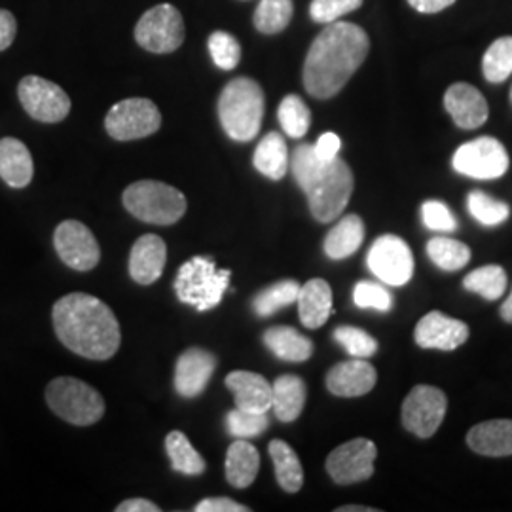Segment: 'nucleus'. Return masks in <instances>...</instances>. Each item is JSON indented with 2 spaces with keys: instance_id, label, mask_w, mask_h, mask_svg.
<instances>
[{
  "instance_id": "obj_1",
  "label": "nucleus",
  "mask_w": 512,
  "mask_h": 512,
  "mask_svg": "<svg viewBox=\"0 0 512 512\" xmlns=\"http://www.w3.org/2000/svg\"><path fill=\"white\" fill-rule=\"evenodd\" d=\"M370 50L361 27L348 21L329 23L311 44L304 63V86L315 99H330L357 73Z\"/></svg>"
},
{
  "instance_id": "obj_2",
  "label": "nucleus",
  "mask_w": 512,
  "mask_h": 512,
  "mask_svg": "<svg viewBox=\"0 0 512 512\" xmlns=\"http://www.w3.org/2000/svg\"><path fill=\"white\" fill-rule=\"evenodd\" d=\"M52 319L61 344L80 357L107 361L120 349L122 334L116 315L92 294L73 293L59 298Z\"/></svg>"
},
{
  "instance_id": "obj_3",
  "label": "nucleus",
  "mask_w": 512,
  "mask_h": 512,
  "mask_svg": "<svg viewBox=\"0 0 512 512\" xmlns=\"http://www.w3.org/2000/svg\"><path fill=\"white\" fill-rule=\"evenodd\" d=\"M294 179L306 192L311 215L319 222L338 219L348 207L355 179L342 158L321 162L311 145H300L291 160Z\"/></svg>"
},
{
  "instance_id": "obj_4",
  "label": "nucleus",
  "mask_w": 512,
  "mask_h": 512,
  "mask_svg": "<svg viewBox=\"0 0 512 512\" xmlns=\"http://www.w3.org/2000/svg\"><path fill=\"white\" fill-rule=\"evenodd\" d=\"M219 118L226 135L239 143L253 141L264 118V92L251 78H236L219 97Z\"/></svg>"
},
{
  "instance_id": "obj_5",
  "label": "nucleus",
  "mask_w": 512,
  "mask_h": 512,
  "mask_svg": "<svg viewBox=\"0 0 512 512\" xmlns=\"http://www.w3.org/2000/svg\"><path fill=\"white\" fill-rule=\"evenodd\" d=\"M230 270H219L209 256H194L186 260L175 277V293L183 304L198 311L217 308L230 285Z\"/></svg>"
},
{
  "instance_id": "obj_6",
  "label": "nucleus",
  "mask_w": 512,
  "mask_h": 512,
  "mask_svg": "<svg viewBox=\"0 0 512 512\" xmlns=\"http://www.w3.org/2000/svg\"><path fill=\"white\" fill-rule=\"evenodd\" d=\"M124 207L143 222L171 226L183 219L186 198L175 186L160 181H139L126 188Z\"/></svg>"
},
{
  "instance_id": "obj_7",
  "label": "nucleus",
  "mask_w": 512,
  "mask_h": 512,
  "mask_svg": "<svg viewBox=\"0 0 512 512\" xmlns=\"http://www.w3.org/2000/svg\"><path fill=\"white\" fill-rule=\"evenodd\" d=\"M46 403L61 420L88 427L105 416V401L92 385L76 378H55L46 387Z\"/></svg>"
},
{
  "instance_id": "obj_8",
  "label": "nucleus",
  "mask_w": 512,
  "mask_h": 512,
  "mask_svg": "<svg viewBox=\"0 0 512 512\" xmlns=\"http://www.w3.org/2000/svg\"><path fill=\"white\" fill-rule=\"evenodd\" d=\"M135 40L152 54H171L184 42V21L173 4H158L139 19Z\"/></svg>"
},
{
  "instance_id": "obj_9",
  "label": "nucleus",
  "mask_w": 512,
  "mask_h": 512,
  "mask_svg": "<svg viewBox=\"0 0 512 512\" xmlns=\"http://www.w3.org/2000/svg\"><path fill=\"white\" fill-rule=\"evenodd\" d=\"M162 126V114L158 107L143 97H133L116 103L107 114L105 128L116 141L145 139Z\"/></svg>"
},
{
  "instance_id": "obj_10",
  "label": "nucleus",
  "mask_w": 512,
  "mask_h": 512,
  "mask_svg": "<svg viewBox=\"0 0 512 512\" xmlns=\"http://www.w3.org/2000/svg\"><path fill=\"white\" fill-rule=\"evenodd\" d=\"M509 154L494 137H478L456 150L452 165L454 169L471 179L492 181L499 179L509 169Z\"/></svg>"
},
{
  "instance_id": "obj_11",
  "label": "nucleus",
  "mask_w": 512,
  "mask_h": 512,
  "mask_svg": "<svg viewBox=\"0 0 512 512\" xmlns=\"http://www.w3.org/2000/svg\"><path fill=\"white\" fill-rule=\"evenodd\" d=\"M18 95L27 114L42 124H57L71 112L65 90L42 76H25L19 82Z\"/></svg>"
},
{
  "instance_id": "obj_12",
  "label": "nucleus",
  "mask_w": 512,
  "mask_h": 512,
  "mask_svg": "<svg viewBox=\"0 0 512 512\" xmlns=\"http://www.w3.org/2000/svg\"><path fill=\"white\" fill-rule=\"evenodd\" d=\"M448 408L444 391L433 385H416L403 403V425L420 439H429L439 431Z\"/></svg>"
},
{
  "instance_id": "obj_13",
  "label": "nucleus",
  "mask_w": 512,
  "mask_h": 512,
  "mask_svg": "<svg viewBox=\"0 0 512 512\" xmlns=\"http://www.w3.org/2000/svg\"><path fill=\"white\" fill-rule=\"evenodd\" d=\"M368 268L391 287H403L414 275V256L408 243L399 236H382L368 251Z\"/></svg>"
},
{
  "instance_id": "obj_14",
  "label": "nucleus",
  "mask_w": 512,
  "mask_h": 512,
  "mask_svg": "<svg viewBox=\"0 0 512 512\" xmlns=\"http://www.w3.org/2000/svg\"><path fill=\"white\" fill-rule=\"evenodd\" d=\"M376 458L378 448L372 440H349L330 452L327 458V473L340 486L365 482L374 475Z\"/></svg>"
},
{
  "instance_id": "obj_15",
  "label": "nucleus",
  "mask_w": 512,
  "mask_h": 512,
  "mask_svg": "<svg viewBox=\"0 0 512 512\" xmlns=\"http://www.w3.org/2000/svg\"><path fill=\"white\" fill-rule=\"evenodd\" d=\"M54 245L59 258L76 272H90L99 264V243L92 230L78 220H65L57 226Z\"/></svg>"
},
{
  "instance_id": "obj_16",
  "label": "nucleus",
  "mask_w": 512,
  "mask_h": 512,
  "mask_svg": "<svg viewBox=\"0 0 512 512\" xmlns=\"http://www.w3.org/2000/svg\"><path fill=\"white\" fill-rule=\"evenodd\" d=\"M414 338L423 349L454 351L469 340V327L459 319H452L440 311H431L421 317Z\"/></svg>"
},
{
  "instance_id": "obj_17",
  "label": "nucleus",
  "mask_w": 512,
  "mask_h": 512,
  "mask_svg": "<svg viewBox=\"0 0 512 512\" xmlns=\"http://www.w3.org/2000/svg\"><path fill=\"white\" fill-rule=\"evenodd\" d=\"M217 368V357L200 348L186 349L175 366V389L184 399L200 397Z\"/></svg>"
},
{
  "instance_id": "obj_18",
  "label": "nucleus",
  "mask_w": 512,
  "mask_h": 512,
  "mask_svg": "<svg viewBox=\"0 0 512 512\" xmlns=\"http://www.w3.org/2000/svg\"><path fill=\"white\" fill-rule=\"evenodd\" d=\"M378 382L376 368L365 359H351L332 366L327 374V389L336 397H363Z\"/></svg>"
},
{
  "instance_id": "obj_19",
  "label": "nucleus",
  "mask_w": 512,
  "mask_h": 512,
  "mask_svg": "<svg viewBox=\"0 0 512 512\" xmlns=\"http://www.w3.org/2000/svg\"><path fill=\"white\" fill-rule=\"evenodd\" d=\"M444 107L461 129L480 128L482 124H486L490 114L484 95L475 86L465 82L452 84L446 90Z\"/></svg>"
},
{
  "instance_id": "obj_20",
  "label": "nucleus",
  "mask_w": 512,
  "mask_h": 512,
  "mask_svg": "<svg viewBox=\"0 0 512 512\" xmlns=\"http://www.w3.org/2000/svg\"><path fill=\"white\" fill-rule=\"evenodd\" d=\"M167 247L164 239L147 234L137 239L129 255V275L139 285H152L164 274Z\"/></svg>"
},
{
  "instance_id": "obj_21",
  "label": "nucleus",
  "mask_w": 512,
  "mask_h": 512,
  "mask_svg": "<svg viewBox=\"0 0 512 512\" xmlns=\"http://www.w3.org/2000/svg\"><path fill=\"white\" fill-rule=\"evenodd\" d=\"M226 387L232 391L236 408L245 412H268L272 408V384L249 370H236L226 376Z\"/></svg>"
},
{
  "instance_id": "obj_22",
  "label": "nucleus",
  "mask_w": 512,
  "mask_h": 512,
  "mask_svg": "<svg viewBox=\"0 0 512 512\" xmlns=\"http://www.w3.org/2000/svg\"><path fill=\"white\" fill-rule=\"evenodd\" d=\"M469 448L488 458L512 456V420H490L467 433Z\"/></svg>"
},
{
  "instance_id": "obj_23",
  "label": "nucleus",
  "mask_w": 512,
  "mask_h": 512,
  "mask_svg": "<svg viewBox=\"0 0 512 512\" xmlns=\"http://www.w3.org/2000/svg\"><path fill=\"white\" fill-rule=\"evenodd\" d=\"M298 315L306 329H319L332 315V289L325 279H311L298 293Z\"/></svg>"
},
{
  "instance_id": "obj_24",
  "label": "nucleus",
  "mask_w": 512,
  "mask_h": 512,
  "mask_svg": "<svg viewBox=\"0 0 512 512\" xmlns=\"http://www.w3.org/2000/svg\"><path fill=\"white\" fill-rule=\"evenodd\" d=\"M35 165L29 148L14 137L0 139V179L12 188H25L33 181Z\"/></svg>"
},
{
  "instance_id": "obj_25",
  "label": "nucleus",
  "mask_w": 512,
  "mask_h": 512,
  "mask_svg": "<svg viewBox=\"0 0 512 512\" xmlns=\"http://www.w3.org/2000/svg\"><path fill=\"white\" fill-rule=\"evenodd\" d=\"M308 397V389L302 378L285 374L272 384V408L277 420L291 423L298 420Z\"/></svg>"
},
{
  "instance_id": "obj_26",
  "label": "nucleus",
  "mask_w": 512,
  "mask_h": 512,
  "mask_svg": "<svg viewBox=\"0 0 512 512\" xmlns=\"http://www.w3.org/2000/svg\"><path fill=\"white\" fill-rule=\"evenodd\" d=\"M260 469V454L251 442L239 439L230 444L226 454V480L238 488H249L256 480Z\"/></svg>"
},
{
  "instance_id": "obj_27",
  "label": "nucleus",
  "mask_w": 512,
  "mask_h": 512,
  "mask_svg": "<svg viewBox=\"0 0 512 512\" xmlns=\"http://www.w3.org/2000/svg\"><path fill=\"white\" fill-rule=\"evenodd\" d=\"M264 344L287 363H304L313 353V342L293 327H272L264 332Z\"/></svg>"
},
{
  "instance_id": "obj_28",
  "label": "nucleus",
  "mask_w": 512,
  "mask_h": 512,
  "mask_svg": "<svg viewBox=\"0 0 512 512\" xmlns=\"http://www.w3.org/2000/svg\"><path fill=\"white\" fill-rule=\"evenodd\" d=\"M365 241V224L357 215H346L325 238V253L332 260H344L359 251Z\"/></svg>"
},
{
  "instance_id": "obj_29",
  "label": "nucleus",
  "mask_w": 512,
  "mask_h": 512,
  "mask_svg": "<svg viewBox=\"0 0 512 512\" xmlns=\"http://www.w3.org/2000/svg\"><path fill=\"white\" fill-rule=\"evenodd\" d=\"M253 164L256 171L272 181H281L289 169V150L279 133H268L255 150Z\"/></svg>"
},
{
  "instance_id": "obj_30",
  "label": "nucleus",
  "mask_w": 512,
  "mask_h": 512,
  "mask_svg": "<svg viewBox=\"0 0 512 512\" xmlns=\"http://www.w3.org/2000/svg\"><path fill=\"white\" fill-rule=\"evenodd\" d=\"M270 456L274 459L275 478L281 490L287 494L300 492L304 486V469L293 448L285 440H272Z\"/></svg>"
},
{
  "instance_id": "obj_31",
  "label": "nucleus",
  "mask_w": 512,
  "mask_h": 512,
  "mask_svg": "<svg viewBox=\"0 0 512 512\" xmlns=\"http://www.w3.org/2000/svg\"><path fill=\"white\" fill-rule=\"evenodd\" d=\"M165 452L171 461L173 471L183 475L198 476L205 471V461L196 452L192 442L181 431H173L165 439Z\"/></svg>"
},
{
  "instance_id": "obj_32",
  "label": "nucleus",
  "mask_w": 512,
  "mask_h": 512,
  "mask_svg": "<svg viewBox=\"0 0 512 512\" xmlns=\"http://www.w3.org/2000/svg\"><path fill=\"white\" fill-rule=\"evenodd\" d=\"M427 255L444 272H458L471 260V249L458 239L433 238L427 243Z\"/></svg>"
},
{
  "instance_id": "obj_33",
  "label": "nucleus",
  "mask_w": 512,
  "mask_h": 512,
  "mask_svg": "<svg viewBox=\"0 0 512 512\" xmlns=\"http://www.w3.org/2000/svg\"><path fill=\"white\" fill-rule=\"evenodd\" d=\"M293 0H260L255 12V27L264 35L287 29L293 19Z\"/></svg>"
},
{
  "instance_id": "obj_34",
  "label": "nucleus",
  "mask_w": 512,
  "mask_h": 512,
  "mask_svg": "<svg viewBox=\"0 0 512 512\" xmlns=\"http://www.w3.org/2000/svg\"><path fill=\"white\" fill-rule=\"evenodd\" d=\"M463 287L486 300L501 298L507 289V274L501 266H482L463 279Z\"/></svg>"
},
{
  "instance_id": "obj_35",
  "label": "nucleus",
  "mask_w": 512,
  "mask_h": 512,
  "mask_svg": "<svg viewBox=\"0 0 512 512\" xmlns=\"http://www.w3.org/2000/svg\"><path fill=\"white\" fill-rule=\"evenodd\" d=\"M300 293V285L293 279L279 281L272 287L258 293L253 300V308L260 317H270L275 311L283 310L296 302Z\"/></svg>"
},
{
  "instance_id": "obj_36",
  "label": "nucleus",
  "mask_w": 512,
  "mask_h": 512,
  "mask_svg": "<svg viewBox=\"0 0 512 512\" xmlns=\"http://www.w3.org/2000/svg\"><path fill=\"white\" fill-rule=\"evenodd\" d=\"M482 71L488 82L501 84L512 74V37L497 38L482 59Z\"/></svg>"
},
{
  "instance_id": "obj_37",
  "label": "nucleus",
  "mask_w": 512,
  "mask_h": 512,
  "mask_svg": "<svg viewBox=\"0 0 512 512\" xmlns=\"http://www.w3.org/2000/svg\"><path fill=\"white\" fill-rule=\"evenodd\" d=\"M277 116H279L283 131L293 139L304 137L310 129V109L298 95H287L279 105Z\"/></svg>"
},
{
  "instance_id": "obj_38",
  "label": "nucleus",
  "mask_w": 512,
  "mask_h": 512,
  "mask_svg": "<svg viewBox=\"0 0 512 512\" xmlns=\"http://www.w3.org/2000/svg\"><path fill=\"white\" fill-rule=\"evenodd\" d=\"M467 207H469L471 215L484 226H497L511 217V207L507 203L499 202L480 190L469 194Z\"/></svg>"
},
{
  "instance_id": "obj_39",
  "label": "nucleus",
  "mask_w": 512,
  "mask_h": 512,
  "mask_svg": "<svg viewBox=\"0 0 512 512\" xmlns=\"http://www.w3.org/2000/svg\"><path fill=\"white\" fill-rule=\"evenodd\" d=\"M270 425V418H268V412H262V414H256V412H245V410H239L234 408L232 412H228L226 416V427H228V433L236 439H253L262 435Z\"/></svg>"
},
{
  "instance_id": "obj_40",
  "label": "nucleus",
  "mask_w": 512,
  "mask_h": 512,
  "mask_svg": "<svg viewBox=\"0 0 512 512\" xmlns=\"http://www.w3.org/2000/svg\"><path fill=\"white\" fill-rule=\"evenodd\" d=\"M334 340L355 359H368L378 351L376 338L357 327H338L334 330Z\"/></svg>"
},
{
  "instance_id": "obj_41",
  "label": "nucleus",
  "mask_w": 512,
  "mask_h": 512,
  "mask_svg": "<svg viewBox=\"0 0 512 512\" xmlns=\"http://www.w3.org/2000/svg\"><path fill=\"white\" fill-rule=\"evenodd\" d=\"M209 54L213 57L215 65L222 71L236 69L241 57V46L238 40L226 31H215L209 37Z\"/></svg>"
},
{
  "instance_id": "obj_42",
  "label": "nucleus",
  "mask_w": 512,
  "mask_h": 512,
  "mask_svg": "<svg viewBox=\"0 0 512 512\" xmlns=\"http://www.w3.org/2000/svg\"><path fill=\"white\" fill-rule=\"evenodd\" d=\"M353 302L361 310L389 311L393 306V296L378 283L361 281L353 289Z\"/></svg>"
},
{
  "instance_id": "obj_43",
  "label": "nucleus",
  "mask_w": 512,
  "mask_h": 512,
  "mask_svg": "<svg viewBox=\"0 0 512 512\" xmlns=\"http://www.w3.org/2000/svg\"><path fill=\"white\" fill-rule=\"evenodd\" d=\"M363 0H311L310 16L317 23H334L349 12L361 8Z\"/></svg>"
},
{
  "instance_id": "obj_44",
  "label": "nucleus",
  "mask_w": 512,
  "mask_h": 512,
  "mask_svg": "<svg viewBox=\"0 0 512 512\" xmlns=\"http://www.w3.org/2000/svg\"><path fill=\"white\" fill-rule=\"evenodd\" d=\"M421 220L425 228L433 232H454L458 230V220L448 209L446 203L439 200H429L421 205Z\"/></svg>"
},
{
  "instance_id": "obj_45",
  "label": "nucleus",
  "mask_w": 512,
  "mask_h": 512,
  "mask_svg": "<svg viewBox=\"0 0 512 512\" xmlns=\"http://www.w3.org/2000/svg\"><path fill=\"white\" fill-rule=\"evenodd\" d=\"M196 512H249V507L228 497H209L196 505Z\"/></svg>"
},
{
  "instance_id": "obj_46",
  "label": "nucleus",
  "mask_w": 512,
  "mask_h": 512,
  "mask_svg": "<svg viewBox=\"0 0 512 512\" xmlns=\"http://www.w3.org/2000/svg\"><path fill=\"white\" fill-rule=\"evenodd\" d=\"M340 148H342V141L336 133H323L319 141L313 145V152L321 162H330L338 156Z\"/></svg>"
},
{
  "instance_id": "obj_47",
  "label": "nucleus",
  "mask_w": 512,
  "mask_h": 512,
  "mask_svg": "<svg viewBox=\"0 0 512 512\" xmlns=\"http://www.w3.org/2000/svg\"><path fill=\"white\" fill-rule=\"evenodd\" d=\"M16 33H18L16 18L8 10H0V52L12 46Z\"/></svg>"
},
{
  "instance_id": "obj_48",
  "label": "nucleus",
  "mask_w": 512,
  "mask_h": 512,
  "mask_svg": "<svg viewBox=\"0 0 512 512\" xmlns=\"http://www.w3.org/2000/svg\"><path fill=\"white\" fill-rule=\"evenodd\" d=\"M456 0H408V4L421 14H437L452 6Z\"/></svg>"
},
{
  "instance_id": "obj_49",
  "label": "nucleus",
  "mask_w": 512,
  "mask_h": 512,
  "mask_svg": "<svg viewBox=\"0 0 512 512\" xmlns=\"http://www.w3.org/2000/svg\"><path fill=\"white\" fill-rule=\"evenodd\" d=\"M116 511L158 512L160 511V507H158V505H154V503H152V501H148V499H139V497H135V499H128V501H124L122 505H118V507H116Z\"/></svg>"
},
{
  "instance_id": "obj_50",
  "label": "nucleus",
  "mask_w": 512,
  "mask_h": 512,
  "mask_svg": "<svg viewBox=\"0 0 512 512\" xmlns=\"http://www.w3.org/2000/svg\"><path fill=\"white\" fill-rule=\"evenodd\" d=\"M499 313H501V317H503L507 323H512V293L509 294V298L503 302Z\"/></svg>"
},
{
  "instance_id": "obj_51",
  "label": "nucleus",
  "mask_w": 512,
  "mask_h": 512,
  "mask_svg": "<svg viewBox=\"0 0 512 512\" xmlns=\"http://www.w3.org/2000/svg\"><path fill=\"white\" fill-rule=\"evenodd\" d=\"M336 512H376V509H370V507H359V505H344V507H338Z\"/></svg>"
}]
</instances>
